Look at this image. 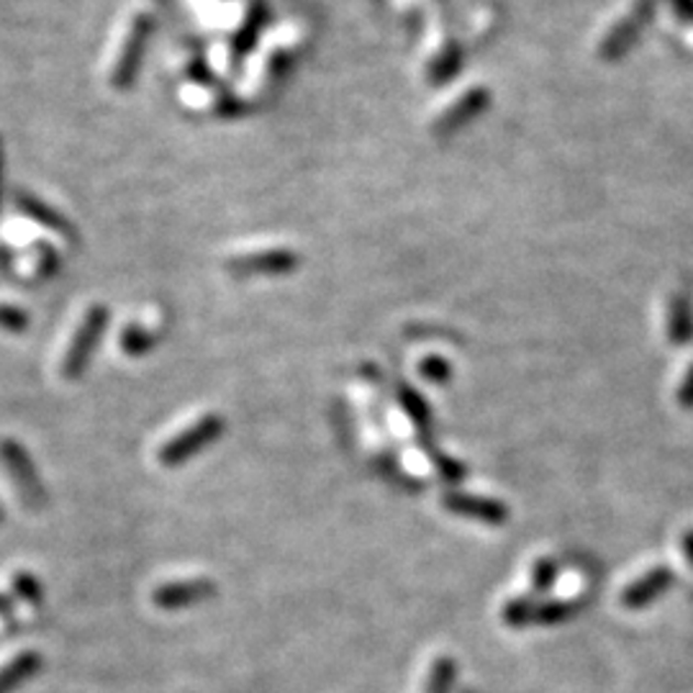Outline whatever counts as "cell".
Wrapping results in <instances>:
<instances>
[{
    "mask_svg": "<svg viewBox=\"0 0 693 693\" xmlns=\"http://www.w3.org/2000/svg\"><path fill=\"white\" fill-rule=\"evenodd\" d=\"M152 34V16L147 11L134 9L121 24L113 40L111 55L105 59V82L111 90H126L139 72L144 47Z\"/></svg>",
    "mask_w": 693,
    "mask_h": 693,
    "instance_id": "obj_1",
    "label": "cell"
},
{
    "mask_svg": "<svg viewBox=\"0 0 693 693\" xmlns=\"http://www.w3.org/2000/svg\"><path fill=\"white\" fill-rule=\"evenodd\" d=\"M105 324H109V309L103 303H93L82 311L70 334V342H67L63 360H59V376L65 380H78L86 372L90 357H93L98 342L103 337Z\"/></svg>",
    "mask_w": 693,
    "mask_h": 693,
    "instance_id": "obj_2",
    "label": "cell"
},
{
    "mask_svg": "<svg viewBox=\"0 0 693 693\" xmlns=\"http://www.w3.org/2000/svg\"><path fill=\"white\" fill-rule=\"evenodd\" d=\"M221 434H224V418H221L219 414L201 416L198 422L186 426V429L178 432L175 437H170L163 447H159V452H157L159 466H165V468L186 466L190 457L203 452V449L213 445Z\"/></svg>",
    "mask_w": 693,
    "mask_h": 693,
    "instance_id": "obj_3",
    "label": "cell"
},
{
    "mask_svg": "<svg viewBox=\"0 0 693 693\" xmlns=\"http://www.w3.org/2000/svg\"><path fill=\"white\" fill-rule=\"evenodd\" d=\"M655 5H658V0H631L629 11L622 13L599 40V57L606 59V63L619 59L635 44L647 21L652 19Z\"/></svg>",
    "mask_w": 693,
    "mask_h": 693,
    "instance_id": "obj_4",
    "label": "cell"
},
{
    "mask_svg": "<svg viewBox=\"0 0 693 693\" xmlns=\"http://www.w3.org/2000/svg\"><path fill=\"white\" fill-rule=\"evenodd\" d=\"M0 462L9 470V476L13 478V483H16L26 506L40 508L44 504V485L40 473H36L32 455L26 452V447L16 439L3 437L0 439Z\"/></svg>",
    "mask_w": 693,
    "mask_h": 693,
    "instance_id": "obj_5",
    "label": "cell"
},
{
    "mask_svg": "<svg viewBox=\"0 0 693 693\" xmlns=\"http://www.w3.org/2000/svg\"><path fill=\"white\" fill-rule=\"evenodd\" d=\"M301 257L293 249L286 247H260V249H247V253H237L228 257L226 268L234 276H286L299 268Z\"/></svg>",
    "mask_w": 693,
    "mask_h": 693,
    "instance_id": "obj_6",
    "label": "cell"
},
{
    "mask_svg": "<svg viewBox=\"0 0 693 693\" xmlns=\"http://www.w3.org/2000/svg\"><path fill=\"white\" fill-rule=\"evenodd\" d=\"M216 585L209 578H190V581H172L163 583L152 591V604L165 612H180V608L198 606L203 601L216 596Z\"/></svg>",
    "mask_w": 693,
    "mask_h": 693,
    "instance_id": "obj_7",
    "label": "cell"
},
{
    "mask_svg": "<svg viewBox=\"0 0 693 693\" xmlns=\"http://www.w3.org/2000/svg\"><path fill=\"white\" fill-rule=\"evenodd\" d=\"M441 506H445L449 514L468 516V519L489 524V527H504V524L508 522V506L489 496H473V493L449 491L441 496Z\"/></svg>",
    "mask_w": 693,
    "mask_h": 693,
    "instance_id": "obj_8",
    "label": "cell"
},
{
    "mask_svg": "<svg viewBox=\"0 0 693 693\" xmlns=\"http://www.w3.org/2000/svg\"><path fill=\"white\" fill-rule=\"evenodd\" d=\"M485 103H489V90L481 86L470 88L466 93L452 98V101L437 113V119L432 121L434 134H449L462 124H468L470 119H476L478 113L485 109Z\"/></svg>",
    "mask_w": 693,
    "mask_h": 693,
    "instance_id": "obj_9",
    "label": "cell"
},
{
    "mask_svg": "<svg viewBox=\"0 0 693 693\" xmlns=\"http://www.w3.org/2000/svg\"><path fill=\"white\" fill-rule=\"evenodd\" d=\"M675 575L670 568H652L650 573L639 575L635 583L627 585V589L622 591L619 596V604L624 608H629V612H637V608H645L650 606L655 599L662 596L670 585H673Z\"/></svg>",
    "mask_w": 693,
    "mask_h": 693,
    "instance_id": "obj_10",
    "label": "cell"
},
{
    "mask_svg": "<svg viewBox=\"0 0 693 693\" xmlns=\"http://www.w3.org/2000/svg\"><path fill=\"white\" fill-rule=\"evenodd\" d=\"M666 332L668 342L675 347H685L693 342V299L689 291L678 288L668 299Z\"/></svg>",
    "mask_w": 693,
    "mask_h": 693,
    "instance_id": "obj_11",
    "label": "cell"
},
{
    "mask_svg": "<svg viewBox=\"0 0 693 693\" xmlns=\"http://www.w3.org/2000/svg\"><path fill=\"white\" fill-rule=\"evenodd\" d=\"M44 666L42 652L36 650H21L13 655L9 662L0 666V693H13L24 685L29 678H34Z\"/></svg>",
    "mask_w": 693,
    "mask_h": 693,
    "instance_id": "obj_12",
    "label": "cell"
},
{
    "mask_svg": "<svg viewBox=\"0 0 693 693\" xmlns=\"http://www.w3.org/2000/svg\"><path fill=\"white\" fill-rule=\"evenodd\" d=\"M55 268H57V249L49 247L47 242H34V245L21 249L19 270L24 272L26 278H32V280L49 278V276H55Z\"/></svg>",
    "mask_w": 693,
    "mask_h": 693,
    "instance_id": "obj_13",
    "label": "cell"
},
{
    "mask_svg": "<svg viewBox=\"0 0 693 693\" xmlns=\"http://www.w3.org/2000/svg\"><path fill=\"white\" fill-rule=\"evenodd\" d=\"M159 339H163V329H157V326L132 322V324H126L124 329H121L119 347H121V353L128 355V357H144L149 353V349H155L159 345Z\"/></svg>",
    "mask_w": 693,
    "mask_h": 693,
    "instance_id": "obj_14",
    "label": "cell"
},
{
    "mask_svg": "<svg viewBox=\"0 0 693 693\" xmlns=\"http://www.w3.org/2000/svg\"><path fill=\"white\" fill-rule=\"evenodd\" d=\"M578 612V601H532V624L537 627H555L570 619Z\"/></svg>",
    "mask_w": 693,
    "mask_h": 693,
    "instance_id": "obj_15",
    "label": "cell"
},
{
    "mask_svg": "<svg viewBox=\"0 0 693 693\" xmlns=\"http://www.w3.org/2000/svg\"><path fill=\"white\" fill-rule=\"evenodd\" d=\"M399 401L403 411H406L411 422H414V426L422 434H429V426H432V411L429 406H426L422 395H418L416 391H411L409 385H399Z\"/></svg>",
    "mask_w": 693,
    "mask_h": 693,
    "instance_id": "obj_16",
    "label": "cell"
},
{
    "mask_svg": "<svg viewBox=\"0 0 693 693\" xmlns=\"http://www.w3.org/2000/svg\"><path fill=\"white\" fill-rule=\"evenodd\" d=\"M11 591H13V596L21 599L29 606H40L44 601V589H42L40 578H36L34 573H29V570H16V573L11 575Z\"/></svg>",
    "mask_w": 693,
    "mask_h": 693,
    "instance_id": "obj_17",
    "label": "cell"
},
{
    "mask_svg": "<svg viewBox=\"0 0 693 693\" xmlns=\"http://www.w3.org/2000/svg\"><path fill=\"white\" fill-rule=\"evenodd\" d=\"M455 683V662L452 658H437L429 670V683L426 693H449Z\"/></svg>",
    "mask_w": 693,
    "mask_h": 693,
    "instance_id": "obj_18",
    "label": "cell"
},
{
    "mask_svg": "<svg viewBox=\"0 0 693 693\" xmlns=\"http://www.w3.org/2000/svg\"><path fill=\"white\" fill-rule=\"evenodd\" d=\"M501 619H504L506 627H512V629L532 627V599L508 601V604L501 608Z\"/></svg>",
    "mask_w": 693,
    "mask_h": 693,
    "instance_id": "obj_19",
    "label": "cell"
},
{
    "mask_svg": "<svg viewBox=\"0 0 693 693\" xmlns=\"http://www.w3.org/2000/svg\"><path fill=\"white\" fill-rule=\"evenodd\" d=\"M418 372H422L429 383H437V385H447L449 378H452V368H449V362L441 360V357L437 355L424 357V360L418 362Z\"/></svg>",
    "mask_w": 693,
    "mask_h": 693,
    "instance_id": "obj_20",
    "label": "cell"
},
{
    "mask_svg": "<svg viewBox=\"0 0 693 693\" xmlns=\"http://www.w3.org/2000/svg\"><path fill=\"white\" fill-rule=\"evenodd\" d=\"M555 578H558V566L550 558H539L532 568V591L535 593H545L552 589Z\"/></svg>",
    "mask_w": 693,
    "mask_h": 693,
    "instance_id": "obj_21",
    "label": "cell"
},
{
    "mask_svg": "<svg viewBox=\"0 0 693 693\" xmlns=\"http://www.w3.org/2000/svg\"><path fill=\"white\" fill-rule=\"evenodd\" d=\"M429 452H432V466L437 468V473L445 478L447 483L466 481V466H460V462L452 460V457H447L445 452H437V449H429Z\"/></svg>",
    "mask_w": 693,
    "mask_h": 693,
    "instance_id": "obj_22",
    "label": "cell"
},
{
    "mask_svg": "<svg viewBox=\"0 0 693 693\" xmlns=\"http://www.w3.org/2000/svg\"><path fill=\"white\" fill-rule=\"evenodd\" d=\"M29 326V314L13 303L0 301V329L5 332H24Z\"/></svg>",
    "mask_w": 693,
    "mask_h": 693,
    "instance_id": "obj_23",
    "label": "cell"
},
{
    "mask_svg": "<svg viewBox=\"0 0 693 693\" xmlns=\"http://www.w3.org/2000/svg\"><path fill=\"white\" fill-rule=\"evenodd\" d=\"M668 5L685 29H693V0H668Z\"/></svg>",
    "mask_w": 693,
    "mask_h": 693,
    "instance_id": "obj_24",
    "label": "cell"
},
{
    "mask_svg": "<svg viewBox=\"0 0 693 693\" xmlns=\"http://www.w3.org/2000/svg\"><path fill=\"white\" fill-rule=\"evenodd\" d=\"M678 403L681 409H693V365L685 370L681 385H678Z\"/></svg>",
    "mask_w": 693,
    "mask_h": 693,
    "instance_id": "obj_25",
    "label": "cell"
},
{
    "mask_svg": "<svg viewBox=\"0 0 693 693\" xmlns=\"http://www.w3.org/2000/svg\"><path fill=\"white\" fill-rule=\"evenodd\" d=\"M11 614H13V601H11V593H3V591H0V616H3V619H9Z\"/></svg>",
    "mask_w": 693,
    "mask_h": 693,
    "instance_id": "obj_26",
    "label": "cell"
},
{
    "mask_svg": "<svg viewBox=\"0 0 693 693\" xmlns=\"http://www.w3.org/2000/svg\"><path fill=\"white\" fill-rule=\"evenodd\" d=\"M681 547H683L685 560H689L691 566H693V529H691V532H685L683 539H681Z\"/></svg>",
    "mask_w": 693,
    "mask_h": 693,
    "instance_id": "obj_27",
    "label": "cell"
},
{
    "mask_svg": "<svg viewBox=\"0 0 693 693\" xmlns=\"http://www.w3.org/2000/svg\"><path fill=\"white\" fill-rule=\"evenodd\" d=\"M3 522H5V514H3V508H0V524H3Z\"/></svg>",
    "mask_w": 693,
    "mask_h": 693,
    "instance_id": "obj_28",
    "label": "cell"
}]
</instances>
